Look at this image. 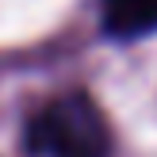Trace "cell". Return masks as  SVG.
<instances>
[{
  "mask_svg": "<svg viewBox=\"0 0 157 157\" xmlns=\"http://www.w3.org/2000/svg\"><path fill=\"white\" fill-rule=\"evenodd\" d=\"M27 146L38 157H111V130L88 92H65L31 119Z\"/></svg>",
  "mask_w": 157,
  "mask_h": 157,
  "instance_id": "cell-1",
  "label": "cell"
},
{
  "mask_svg": "<svg viewBox=\"0 0 157 157\" xmlns=\"http://www.w3.org/2000/svg\"><path fill=\"white\" fill-rule=\"evenodd\" d=\"M104 31L115 38L157 31V0H104Z\"/></svg>",
  "mask_w": 157,
  "mask_h": 157,
  "instance_id": "cell-2",
  "label": "cell"
}]
</instances>
